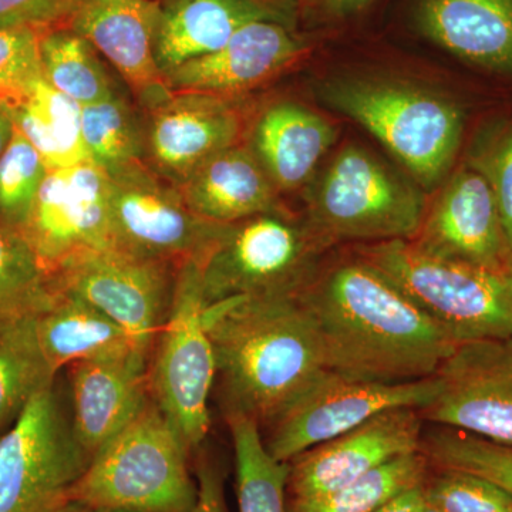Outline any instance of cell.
Instances as JSON below:
<instances>
[{
  "label": "cell",
  "instance_id": "obj_14",
  "mask_svg": "<svg viewBox=\"0 0 512 512\" xmlns=\"http://www.w3.org/2000/svg\"><path fill=\"white\" fill-rule=\"evenodd\" d=\"M22 234L50 276L74 254L111 248L107 174L92 161L50 170Z\"/></svg>",
  "mask_w": 512,
  "mask_h": 512
},
{
  "label": "cell",
  "instance_id": "obj_30",
  "mask_svg": "<svg viewBox=\"0 0 512 512\" xmlns=\"http://www.w3.org/2000/svg\"><path fill=\"white\" fill-rule=\"evenodd\" d=\"M56 377L37 338L36 318L0 330V434Z\"/></svg>",
  "mask_w": 512,
  "mask_h": 512
},
{
  "label": "cell",
  "instance_id": "obj_15",
  "mask_svg": "<svg viewBox=\"0 0 512 512\" xmlns=\"http://www.w3.org/2000/svg\"><path fill=\"white\" fill-rule=\"evenodd\" d=\"M143 113L144 164L175 188L212 157L239 144L244 126L232 97L211 93L173 92Z\"/></svg>",
  "mask_w": 512,
  "mask_h": 512
},
{
  "label": "cell",
  "instance_id": "obj_5",
  "mask_svg": "<svg viewBox=\"0 0 512 512\" xmlns=\"http://www.w3.org/2000/svg\"><path fill=\"white\" fill-rule=\"evenodd\" d=\"M190 453L151 399L136 419L94 454L69 501L89 508L192 512L198 487L188 468Z\"/></svg>",
  "mask_w": 512,
  "mask_h": 512
},
{
  "label": "cell",
  "instance_id": "obj_16",
  "mask_svg": "<svg viewBox=\"0 0 512 512\" xmlns=\"http://www.w3.org/2000/svg\"><path fill=\"white\" fill-rule=\"evenodd\" d=\"M423 424L419 410L397 407L293 458L292 501L333 493L394 458L420 451Z\"/></svg>",
  "mask_w": 512,
  "mask_h": 512
},
{
  "label": "cell",
  "instance_id": "obj_1",
  "mask_svg": "<svg viewBox=\"0 0 512 512\" xmlns=\"http://www.w3.org/2000/svg\"><path fill=\"white\" fill-rule=\"evenodd\" d=\"M298 295L315 323L326 369L349 379H429L458 345L360 258L315 272Z\"/></svg>",
  "mask_w": 512,
  "mask_h": 512
},
{
  "label": "cell",
  "instance_id": "obj_33",
  "mask_svg": "<svg viewBox=\"0 0 512 512\" xmlns=\"http://www.w3.org/2000/svg\"><path fill=\"white\" fill-rule=\"evenodd\" d=\"M420 451L441 470L483 477L512 494V447L439 426L423 433Z\"/></svg>",
  "mask_w": 512,
  "mask_h": 512
},
{
  "label": "cell",
  "instance_id": "obj_4",
  "mask_svg": "<svg viewBox=\"0 0 512 512\" xmlns=\"http://www.w3.org/2000/svg\"><path fill=\"white\" fill-rule=\"evenodd\" d=\"M359 258L393 282L454 342L512 338V266L490 269L448 261L402 239L360 248Z\"/></svg>",
  "mask_w": 512,
  "mask_h": 512
},
{
  "label": "cell",
  "instance_id": "obj_29",
  "mask_svg": "<svg viewBox=\"0 0 512 512\" xmlns=\"http://www.w3.org/2000/svg\"><path fill=\"white\" fill-rule=\"evenodd\" d=\"M237 466L239 512H288L285 490L291 466L276 460L262 439L261 427L241 413H227Z\"/></svg>",
  "mask_w": 512,
  "mask_h": 512
},
{
  "label": "cell",
  "instance_id": "obj_36",
  "mask_svg": "<svg viewBox=\"0 0 512 512\" xmlns=\"http://www.w3.org/2000/svg\"><path fill=\"white\" fill-rule=\"evenodd\" d=\"M468 164L480 170L493 188L512 256V121Z\"/></svg>",
  "mask_w": 512,
  "mask_h": 512
},
{
  "label": "cell",
  "instance_id": "obj_46",
  "mask_svg": "<svg viewBox=\"0 0 512 512\" xmlns=\"http://www.w3.org/2000/svg\"><path fill=\"white\" fill-rule=\"evenodd\" d=\"M158 2H160V0H158Z\"/></svg>",
  "mask_w": 512,
  "mask_h": 512
},
{
  "label": "cell",
  "instance_id": "obj_10",
  "mask_svg": "<svg viewBox=\"0 0 512 512\" xmlns=\"http://www.w3.org/2000/svg\"><path fill=\"white\" fill-rule=\"evenodd\" d=\"M178 268L119 249H86L50 278L55 291L77 296L114 320L150 359L173 303Z\"/></svg>",
  "mask_w": 512,
  "mask_h": 512
},
{
  "label": "cell",
  "instance_id": "obj_40",
  "mask_svg": "<svg viewBox=\"0 0 512 512\" xmlns=\"http://www.w3.org/2000/svg\"><path fill=\"white\" fill-rule=\"evenodd\" d=\"M424 484L417 485L412 490L404 491L375 512H423L424 508L427 507Z\"/></svg>",
  "mask_w": 512,
  "mask_h": 512
},
{
  "label": "cell",
  "instance_id": "obj_39",
  "mask_svg": "<svg viewBox=\"0 0 512 512\" xmlns=\"http://www.w3.org/2000/svg\"><path fill=\"white\" fill-rule=\"evenodd\" d=\"M197 487V503L192 512H224L220 474L204 461L198 466Z\"/></svg>",
  "mask_w": 512,
  "mask_h": 512
},
{
  "label": "cell",
  "instance_id": "obj_22",
  "mask_svg": "<svg viewBox=\"0 0 512 512\" xmlns=\"http://www.w3.org/2000/svg\"><path fill=\"white\" fill-rule=\"evenodd\" d=\"M416 23L461 62L512 77V0H420Z\"/></svg>",
  "mask_w": 512,
  "mask_h": 512
},
{
  "label": "cell",
  "instance_id": "obj_18",
  "mask_svg": "<svg viewBox=\"0 0 512 512\" xmlns=\"http://www.w3.org/2000/svg\"><path fill=\"white\" fill-rule=\"evenodd\" d=\"M158 0H77L66 26L116 70L141 110L170 96L156 59Z\"/></svg>",
  "mask_w": 512,
  "mask_h": 512
},
{
  "label": "cell",
  "instance_id": "obj_21",
  "mask_svg": "<svg viewBox=\"0 0 512 512\" xmlns=\"http://www.w3.org/2000/svg\"><path fill=\"white\" fill-rule=\"evenodd\" d=\"M67 369L74 436L93 458L151 402L148 360H89Z\"/></svg>",
  "mask_w": 512,
  "mask_h": 512
},
{
  "label": "cell",
  "instance_id": "obj_19",
  "mask_svg": "<svg viewBox=\"0 0 512 512\" xmlns=\"http://www.w3.org/2000/svg\"><path fill=\"white\" fill-rule=\"evenodd\" d=\"M306 42L293 26L258 20L239 29L220 49L197 57L165 76L171 92H200L232 97L295 62Z\"/></svg>",
  "mask_w": 512,
  "mask_h": 512
},
{
  "label": "cell",
  "instance_id": "obj_42",
  "mask_svg": "<svg viewBox=\"0 0 512 512\" xmlns=\"http://www.w3.org/2000/svg\"><path fill=\"white\" fill-rule=\"evenodd\" d=\"M13 130H15V127H13L12 121H10L8 114L0 106V157L5 153L10 140H12Z\"/></svg>",
  "mask_w": 512,
  "mask_h": 512
},
{
  "label": "cell",
  "instance_id": "obj_44",
  "mask_svg": "<svg viewBox=\"0 0 512 512\" xmlns=\"http://www.w3.org/2000/svg\"><path fill=\"white\" fill-rule=\"evenodd\" d=\"M89 512H137L124 510V508H89Z\"/></svg>",
  "mask_w": 512,
  "mask_h": 512
},
{
  "label": "cell",
  "instance_id": "obj_9",
  "mask_svg": "<svg viewBox=\"0 0 512 512\" xmlns=\"http://www.w3.org/2000/svg\"><path fill=\"white\" fill-rule=\"evenodd\" d=\"M56 382L0 434V512H53L89 467Z\"/></svg>",
  "mask_w": 512,
  "mask_h": 512
},
{
  "label": "cell",
  "instance_id": "obj_38",
  "mask_svg": "<svg viewBox=\"0 0 512 512\" xmlns=\"http://www.w3.org/2000/svg\"><path fill=\"white\" fill-rule=\"evenodd\" d=\"M77 0H0V30L66 26Z\"/></svg>",
  "mask_w": 512,
  "mask_h": 512
},
{
  "label": "cell",
  "instance_id": "obj_11",
  "mask_svg": "<svg viewBox=\"0 0 512 512\" xmlns=\"http://www.w3.org/2000/svg\"><path fill=\"white\" fill-rule=\"evenodd\" d=\"M436 393L434 376L417 382L386 384L360 382L325 369L266 426L264 443L276 460L289 463L386 410H420Z\"/></svg>",
  "mask_w": 512,
  "mask_h": 512
},
{
  "label": "cell",
  "instance_id": "obj_25",
  "mask_svg": "<svg viewBox=\"0 0 512 512\" xmlns=\"http://www.w3.org/2000/svg\"><path fill=\"white\" fill-rule=\"evenodd\" d=\"M55 299L36 318L37 338L53 372L89 360L148 357L133 338L89 303L55 291Z\"/></svg>",
  "mask_w": 512,
  "mask_h": 512
},
{
  "label": "cell",
  "instance_id": "obj_24",
  "mask_svg": "<svg viewBox=\"0 0 512 512\" xmlns=\"http://www.w3.org/2000/svg\"><path fill=\"white\" fill-rule=\"evenodd\" d=\"M177 190L194 214L214 224L284 211L279 191L254 153L241 143L202 164Z\"/></svg>",
  "mask_w": 512,
  "mask_h": 512
},
{
  "label": "cell",
  "instance_id": "obj_27",
  "mask_svg": "<svg viewBox=\"0 0 512 512\" xmlns=\"http://www.w3.org/2000/svg\"><path fill=\"white\" fill-rule=\"evenodd\" d=\"M42 77L79 106H89L116 93L119 84L106 60L69 26L43 30L40 36Z\"/></svg>",
  "mask_w": 512,
  "mask_h": 512
},
{
  "label": "cell",
  "instance_id": "obj_34",
  "mask_svg": "<svg viewBox=\"0 0 512 512\" xmlns=\"http://www.w3.org/2000/svg\"><path fill=\"white\" fill-rule=\"evenodd\" d=\"M50 168L18 130L0 157V222L22 232Z\"/></svg>",
  "mask_w": 512,
  "mask_h": 512
},
{
  "label": "cell",
  "instance_id": "obj_26",
  "mask_svg": "<svg viewBox=\"0 0 512 512\" xmlns=\"http://www.w3.org/2000/svg\"><path fill=\"white\" fill-rule=\"evenodd\" d=\"M0 106L50 170L89 161L82 106L57 92L42 76L0 89Z\"/></svg>",
  "mask_w": 512,
  "mask_h": 512
},
{
  "label": "cell",
  "instance_id": "obj_45",
  "mask_svg": "<svg viewBox=\"0 0 512 512\" xmlns=\"http://www.w3.org/2000/svg\"><path fill=\"white\" fill-rule=\"evenodd\" d=\"M423 512H441V511L436 510V508L430 507V505H427V507L424 508Z\"/></svg>",
  "mask_w": 512,
  "mask_h": 512
},
{
  "label": "cell",
  "instance_id": "obj_2",
  "mask_svg": "<svg viewBox=\"0 0 512 512\" xmlns=\"http://www.w3.org/2000/svg\"><path fill=\"white\" fill-rule=\"evenodd\" d=\"M207 329L227 413L268 426L325 370L315 323L299 295L208 305Z\"/></svg>",
  "mask_w": 512,
  "mask_h": 512
},
{
  "label": "cell",
  "instance_id": "obj_35",
  "mask_svg": "<svg viewBox=\"0 0 512 512\" xmlns=\"http://www.w3.org/2000/svg\"><path fill=\"white\" fill-rule=\"evenodd\" d=\"M427 505L441 512H512V494L483 477L443 470L424 484Z\"/></svg>",
  "mask_w": 512,
  "mask_h": 512
},
{
  "label": "cell",
  "instance_id": "obj_37",
  "mask_svg": "<svg viewBox=\"0 0 512 512\" xmlns=\"http://www.w3.org/2000/svg\"><path fill=\"white\" fill-rule=\"evenodd\" d=\"M43 30H0V89L42 76L40 36Z\"/></svg>",
  "mask_w": 512,
  "mask_h": 512
},
{
  "label": "cell",
  "instance_id": "obj_17",
  "mask_svg": "<svg viewBox=\"0 0 512 512\" xmlns=\"http://www.w3.org/2000/svg\"><path fill=\"white\" fill-rule=\"evenodd\" d=\"M410 241L426 254L448 261L490 269L512 266L493 188L468 163L451 175Z\"/></svg>",
  "mask_w": 512,
  "mask_h": 512
},
{
  "label": "cell",
  "instance_id": "obj_41",
  "mask_svg": "<svg viewBox=\"0 0 512 512\" xmlns=\"http://www.w3.org/2000/svg\"><path fill=\"white\" fill-rule=\"evenodd\" d=\"M372 2L373 0H323V8L332 18L343 19L362 12Z\"/></svg>",
  "mask_w": 512,
  "mask_h": 512
},
{
  "label": "cell",
  "instance_id": "obj_6",
  "mask_svg": "<svg viewBox=\"0 0 512 512\" xmlns=\"http://www.w3.org/2000/svg\"><path fill=\"white\" fill-rule=\"evenodd\" d=\"M308 202L309 225L323 244L410 241L427 211L416 185L355 144L336 154Z\"/></svg>",
  "mask_w": 512,
  "mask_h": 512
},
{
  "label": "cell",
  "instance_id": "obj_23",
  "mask_svg": "<svg viewBox=\"0 0 512 512\" xmlns=\"http://www.w3.org/2000/svg\"><path fill=\"white\" fill-rule=\"evenodd\" d=\"M335 140V127L325 117L296 101L281 100L259 114L248 147L276 190L293 191L311 180Z\"/></svg>",
  "mask_w": 512,
  "mask_h": 512
},
{
  "label": "cell",
  "instance_id": "obj_31",
  "mask_svg": "<svg viewBox=\"0 0 512 512\" xmlns=\"http://www.w3.org/2000/svg\"><path fill=\"white\" fill-rule=\"evenodd\" d=\"M55 295L52 278L22 232L0 222V330L37 318Z\"/></svg>",
  "mask_w": 512,
  "mask_h": 512
},
{
  "label": "cell",
  "instance_id": "obj_43",
  "mask_svg": "<svg viewBox=\"0 0 512 512\" xmlns=\"http://www.w3.org/2000/svg\"><path fill=\"white\" fill-rule=\"evenodd\" d=\"M53 512H89V507L86 505L76 503V501H66V503L60 505Z\"/></svg>",
  "mask_w": 512,
  "mask_h": 512
},
{
  "label": "cell",
  "instance_id": "obj_20",
  "mask_svg": "<svg viewBox=\"0 0 512 512\" xmlns=\"http://www.w3.org/2000/svg\"><path fill=\"white\" fill-rule=\"evenodd\" d=\"M258 20L295 26L293 0H160L156 59L164 77L220 49Z\"/></svg>",
  "mask_w": 512,
  "mask_h": 512
},
{
  "label": "cell",
  "instance_id": "obj_8",
  "mask_svg": "<svg viewBox=\"0 0 512 512\" xmlns=\"http://www.w3.org/2000/svg\"><path fill=\"white\" fill-rule=\"evenodd\" d=\"M207 308L200 264L185 262L178 268L173 303L148 359L151 399L190 451L210 431V397L217 379Z\"/></svg>",
  "mask_w": 512,
  "mask_h": 512
},
{
  "label": "cell",
  "instance_id": "obj_32",
  "mask_svg": "<svg viewBox=\"0 0 512 512\" xmlns=\"http://www.w3.org/2000/svg\"><path fill=\"white\" fill-rule=\"evenodd\" d=\"M429 460L421 451L394 458L322 497L292 501L288 512H375L392 498L426 483Z\"/></svg>",
  "mask_w": 512,
  "mask_h": 512
},
{
  "label": "cell",
  "instance_id": "obj_13",
  "mask_svg": "<svg viewBox=\"0 0 512 512\" xmlns=\"http://www.w3.org/2000/svg\"><path fill=\"white\" fill-rule=\"evenodd\" d=\"M434 377L421 419L512 447V338L458 343Z\"/></svg>",
  "mask_w": 512,
  "mask_h": 512
},
{
  "label": "cell",
  "instance_id": "obj_12",
  "mask_svg": "<svg viewBox=\"0 0 512 512\" xmlns=\"http://www.w3.org/2000/svg\"><path fill=\"white\" fill-rule=\"evenodd\" d=\"M107 177L111 248L174 266L207 255L222 224L194 214L174 185L144 163Z\"/></svg>",
  "mask_w": 512,
  "mask_h": 512
},
{
  "label": "cell",
  "instance_id": "obj_7",
  "mask_svg": "<svg viewBox=\"0 0 512 512\" xmlns=\"http://www.w3.org/2000/svg\"><path fill=\"white\" fill-rule=\"evenodd\" d=\"M322 245L311 225L302 227L285 210L222 224L198 262L205 302L298 295L315 275Z\"/></svg>",
  "mask_w": 512,
  "mask_h": 512
},
{
  "label": "cell",
  "instance_id": "obj_28",
  "mask_svg": "<svg viewBox=\"0 0 512 512\" xmlns=\"http://www.w3.org/2000/svg\"><path fill=\"white\" fill-rule=\"evenodd\" d=\"M82 133L89 161L107 175L144 163V113L123 90L82 107Z\"/></svg>",
  "mask_w": 512,
  "mask_h": 512
},
{
  "label": "cell",
  "instance_id": "obj_3",
  "mask_svg": "<svg viewBox=\"0 0 512 512\" xmlns=\"http://www.w3.org/2000/svg\"><path fill=\"white\" fill-rule=\"evenodd\" d=\"M323 103L366 128L424 188L453 167L466 117L456 101L413 84L338 77L320 84Z\"/></svg>",
  "mask_w": 512,
  "mask_h": 512
}]
</instances>
